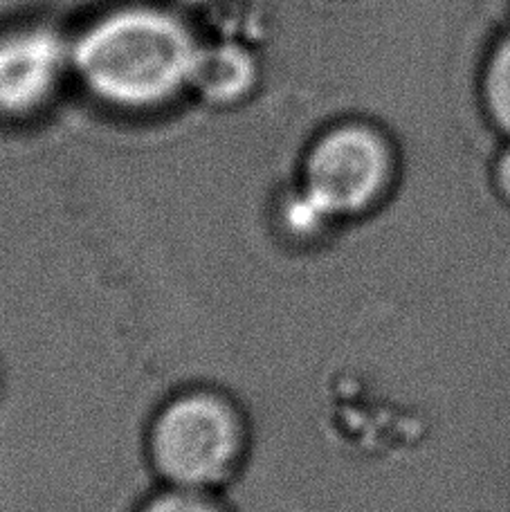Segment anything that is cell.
<instances>
[{
    "instance_id": "1",
    "label": "cell",
    "mask_w": 510,
    "mask_h": 512,
    "mask_svg": "<svg viewBox=\"0 0 510 512\" xmlns=\"http://www.w3.org/2000/svg\"><path fill=\"white\" fill-rule=\"evenodd\" d=\"M171 0H122L72 32V81L108 113L151 117L189 97L203 36Z\"/></svg>"
},
{
    "instance_id": "2",
    "label": "cell",
    "mask_w": 510,
    "mask_h": 512,
    "mask_svg": "<svg viewBox=\"0 0 510 512\" xmlns=\"http://www.w3.org/2000/svg\"><path fill=\"white\" fill-rule=\"evenodd\" d=\"M252 450L250 418L230 391L187 384L153 409L144 456L158 483L221 495L243 472Z\"/></svg>"
},
{
    "instance_id": "3",
    "label": "cell",
    "mask_w": 510,
    "mask_h": 512,
    "mask_svg": "<svg viewBox=\"0 0 510 512\" xmlns=\"http://www.w3.org/2000/svg\"><path fill=\"white\" fill-rule=\"evenodd\" d=\"M396 178L398 151L387 128L367 117H342L308 140L293 185L340 230L376 214Z\"/></svg>"
},
{
    "instance_id": "4",
    "label": "cell",
    "mask_w": 510,
    "mask_h": 512,
    "mask_svg": "<svg viewBox=\"0 0 510 512\" xmlns=\"http://www.w3.org/2000/svg\"><path fill=\"white\" fill-rule=\"evenodd\" d=\"M72 81V32L48 18L0 30V120L32 122L57 104Z\"/></svg>"
},
{
    "instance_id": "5",
    "label": "cell",
    "mask_w": 510,
    "mask_h": 512,
    "mask_svg": "<svg viewBox=\"0 0 510 512\" xmlns=\"http://www.w3.org/2000/svg\"><path fill=\"white\" fill-rule=\"evenodd\" d=\"M263 63L257 50L234 36H214L198 45L189 97L216 111H232L259 93Z\"/></svg>"
},
{
    "instance_id": "6",
    "label": "cell",
    "mask_w": 510,
    "mask_h": 512,
    "mask_svg": "<svg viewBox=\"0 0 510 512\" xmlns=\"http://www.w3.org/2000/svg\"><path fill=\"white\" fill-rule=\"evenodd\" d=\"M481 99L493 120L510 137V27L497 36L481 68Z\"/></svg>"
},
{
    "instance_id": "7",
    "label": "cell",
    "mask_w": 510,
    "mask_h": 512,
    "mask_svg": "<svg viewBox=\"0 0 510 512\" xmlns=\"http://www.w3.org/2000/svg\"><path fill=\"white\" fill-rule=\"evenodd\" d=\"M133 512H227L221 495L158 483Z\"/></svg>"
},
{
    "instance_id": "8",
    "label": "cell",
    "mask_w": 510,
    "mask_h": 512,
    "mask_svg": "<svg viewBox=\"0 0 510 512\" xmlns=\"http://www.w3.org/2000/svg\"><path fill=\"white\" fill-rule=\"evenodd\" d=\"M497 180H499V187L504 189V194L510 198V146L502 153V158H499Z\"/></svg>"
},
{
    "instance_id": "9",
    "label": "cell",
    "mask_w": 510,
    "mask_h": 512,
    "mask_svg": "<svg viewBox=\"0 0 510 512\" xmlns=\"http://www.w3.org/2000/svg\"><path fill=\"white\" fill-rule=\"evenodd\" d=\"M171 3H176L180 7H205V5L218 3V0H171Z\"/></svg>"
}]
</instances>
